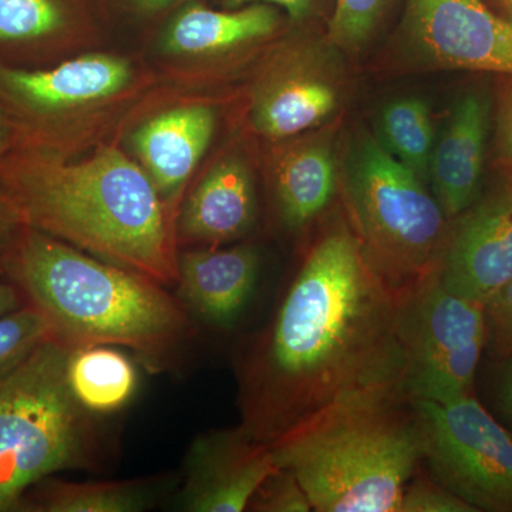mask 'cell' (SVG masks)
Returning a JSON list of instances; mask_svg holds the SVG:
<instances>
[{
	"label": "cell",
	"instance_id": "6da1fadb",
	"mask_svg": "<svg viewBox=\"0 0 512 512\" xmlns=\"http://www.w3.org/2000/svg\"><path fill=\"white\" fill-rule=\"evenodd\" d=\"M400 311L402 292L373 264L355 224L330 221L239 359L241 426L274 446L340 409L409 399Z\"/></svg>",
	"mask_w": 512,
	"mask_h": 512
},
{
	"label": "cell",
	"instance_id": "7a4b0ae2",
	"mask_svg": "<svg viewBox=\"0 0 512 512\" xmlns=\"http://www.w3.org/2000/svg\"><path fill=\"white\" fill-rule=\"evenodd\" d=\"M0 185L26 227L164 286L177 282V212L120 141L76 157L13 148Z\"/></svg>",
	"mask_w": 512,
	"mask_h": 512
},
{
	"label": "cell",
	"instance_id": "3957f363",
	"mask_svg": "<svg viewBox=\"0 0 512 512\" xmlns=\"http://www.w3.org/2000/svg\"><path fill=\"white\" fill-rule=\"evenodd\" d=\"M0 269L70 349L119 346L170 365L194 336L190 312L164 285L25 227Z\"/></svg>",
	"mask_w": 512,
	"mask_h": 512
},
{
	"label": "cell",
	"instance_id": "277c9868",
	"mask_svg": "<svg viewBox=\"0 0 512 512\" xmlns=\"http://www.w3.org/2000/svg\"><path fill=\"white\" fill-rule=\"evenodd\" d=\"M177 90L151 64L94 49L43 67L0 62V109L19 146L76 157L120 141L148 110Z\"/></svg>",
	"mask_w": 512,
	"mask_h": 512
},
{
	"label": "cell",
	"instance_id": "5b68a950",
	"mask_svg": "<svg viewBox=\"0 0 512 512\" xmlns=\"http://www.w3.org/2000/svg\"><path fill=\"white\" fill-rule=\"evenodd\" d=\"M319 512H397L423 464L413 400L386 397L328 414L274 446Z\"/></svg>",
	"mask_w": 512,
	"mask_h": 512
},
{
	"label": "cell",
	"instance_id": "8992f818",
	"mask_svg": "<svg viewBox=\"0 0 512 512\" xmlns=\"http://www.w3.org/2000/svg\"><path fill=\"white\" fill-rule=\"evenodd\" d=\"M72 350L49 339L0 380V512L20 511L45 478L97 461L94 414L80 406L67 379Z\"/></svg>",
	"mask_w": 512,
	"mask_h": 512
},
{
	"label": "cell",
	"instance_id": "52a82bcc",
	"mask_svg": "<svg viewBox=\"0 0 512 512\" xmlns=\"http://www.w3.org/2000/svg\"><path fill=\"white\" fill-rule=\"evenodd\" d=\"M423 181L373 138H360L350 154L353 224L373 264L399 292L439 269L450 229Z\"/></svg>",
	"mask_w": 512,
	"mask_h": 512
},
{
	"label": "cell",
	"instance_id": "ba28073f",
	"mask_svg": "<svg viewBox=\"0 0 512 512\" xmlns=\"http://www.w3.org/2000/svg\"><path fill=\"white\" fill-rule=\"evenodd\" d=\"M400 328L410 400L447 403L474 394L487 346L484 303L448 291L436 271L402 292Z\"/></svg>",
	"mask_w": 512,
	"mask_h": 512
},
{
	"label": "cell",
	"instance_id": "9c48e42d",
	"mask_svg": "<svg viewBox=\"0 0 512 512\" xmlns=\"http://www.w3.org/2000/svg\"><path fill=\"white\" fill-rule=\"evenodd\" d=\"M413 404L430 476L477 512H512L510 431L474 394Z\"/></svg>",
	"mask_w": 512,
	"mask_h": 512
},
{
	"label": "cell",
	"instance_id": "30bf717a",
	"mask_svg": "<svg viewBox=\"0 0 512 512\" xmlns=\"http://www.w3.org/2000/svg\"><path fill=\"white\" fill-rule=\"evenodd\" d=\"M281 23L275 6L218 10L191 0L175 10L158 35L151 67L165 86L197 92L271 42Z\"/></svg>",
	"mask_w": 512,
	"mask_h": 512
},
{
	"label": "cell",
	"instance_id": "8fae6325",
	"mask_svg": "<svg viewBox=\"0 0 512 512\" xmlns=\"http://www.w3.org/2000/svg\"><path fill=\"white\" fill-rule=\"evenodd\" d=\"M335 70L318 47L285 42L259 63L247 107L249 130L269 141L301 136L338 110L342 93Z\"/></svg>",
	"mask_w": 512,
	"mask_h": 512
},
{
	"label": "cell",
	"instance_id": "7c38bea8",
	"mask_svg": "<svg viewBox=\"0 0 512 512\" xmlns=\"http://www.w3.org/2000/svg\"><path fill=\"white\" fill-rule=\"evenodd\" d=\"M403 32L427 66L512 76V22L481 0H407Z\"/></svg>",
	"mask_w": 512,
	"mask_h": 512
},
{
	"label": "cell",
	"instance_id": "4fadbf2b",
	"mask_svg": "<svg viewBox=\"0 0 512 512\" xmlns=\"http://www.w3.org/2000/svg\"><path fill=\"white\" fill-rule=\"evenodd\" d=\"M220 121V107L208 97L175 93L156 104L127 131V151L177 212Z\"/></svg>",
	"mask_w": 512,
	"mask_h": 512
},
{
	"label": "cell",
	"instance_id": "5bb4252c",
	"mask_svg": "<svg viewBox=\"0 0 512 512\" xmlns=\"http://www.w3.org/2000/svg\"><path fill=\"white\" fill-rule=\"evenodd\" d=\"M454 220L437 274L448 291L485 305L512 279V178Z\"/></svg>",
	"mask_w": 512,
	"mask_h": 512
},
{
	"label": "cell",
	"instance_id": "9a60e30c",
	"mask_svg": "<svg viewBox=\"0 0 512 512\" xmlns=\"http://www.w3.org/2000/svg\"><path fill=\"white\" fill-rule=\"evenodd\" d=\"M276 466L271 446L239 424L192 441L185 460L181 507L190 512L247 511L252 495Z\"/></svg>",
	"mask_w": 512,
	"mask_h": 512
},
{
	"label": "cell",
	"instance_id": "2e32d148",
	"mask_svg": "<svg viewBox=\"0 0 512 512\" xmlns=\"http://www.w3.org/2000/svg\"><path fill=\"white\" fill-rule=\"evenodd\" d=\"M251 161L237 148L220 154L188 187L177 215L181 248L222 247L241 241L258 221Z\"/></svg>",
	"mask_w": 512,
	"mask_h": 512
},
{
	"label": "cell",
	"instance_id": "e0dca14e",
	"mask_svg": "<svg viewBox=\"0 0 512 512\" xmlns=\"http://www.w3.org/2000/svg\"><path fill=\"white\" fill-rule=\"evenodd\" d=\"M79 0H0V62L43 67L99 49Z\"/></svg>",
	"mask_w": 512,
	"mask_h": 512
},
{
	"label": "cell",
	"instance_id": "ac0fdd59",
	"mask_svg": "<svg viewBox=\"0 0 512 512\" xmlns=\"http://www.w3.org/2000/svg\"><path fill=\"white\" fill-rule=\"evenodd\" d=\"M261 272V255L252 244L180 249L177 298L214 328L235 326L245 312Z\"/></svg>",
	"mask_w": 512,
	"mask_h": 512
},
{
	"label": "cell",
	"instance_id": "d6986e66",
	"mask_svg": "<svg viewBox=\"0 0 512 512\" xmlns=\"http://www.w3.org/2000/svg\"><path fill=\"white\" fill-rule=\"evenodd\" d=\"M268 180L279 221L298 232L318 220L336 191V158L328 138L301 136L272 141Z\"/></svg>",
	"mask_w": 512,
	"mask_h": 512
},
{
	"label": "cell",
	"instance_id": "ffe728a7",
	"mask_svg": "<svg viewBox=\"0 0 512 512\" xmlns=\"http://www.w3.org/2000/svg\"><path fill=\"white\" fill-rule=\"evenodd\" d=\"M490 104L481 93H467L451 111L446 130L434 144L429 165L431 192L454 220L481 195Z\"/></svg>",
	"mask_w": 512,
	"mask_h": 512
},
{
	"label": "cell",
	"instance_id": "44dd1931",
	"mask_svg": "<svg viewBox=\"0 0 512 512\" xmlns=\"http://www.w3.org/2000/svg\"><path fill=\"white\" fill-rule=\"evenodd\" d=\"M67 379L77 402L94 416L123 409L137 390V370L113 346L73 349Z\"/></svg>",
	"mask_w": 512,
	"mask_h": 512
},
{
	"label": "cell",
	"instance_id": "7402d4cb",
	"mask_svg": "<svg viewBox=\"0 0 512 512\" xmlns=\"http://www.w3.org/2000/svg\"><path fill=\"white\" fill-rule=\"evenodd\" d=\"M151 501L153 491L141 481L72 483L47 477L26 493L20 511L140 512Z\"/></svg>",
	"mask_w": 512,
	"mask_h": 512
},
{
	"label": "cell",
	"instance_id": "603a6c76",
	"mask_svg": "<svg viewBox=\"0 0 512 512\" xmlns=\"http://www.w3.org/2000/svg\"><path fill=\"white\" fill-rule=\"evenodd\" d=\"M380 144L397 161L426 180L433 154V123L429 106L416 97L387 104L380 114Z\"/></svg>",
	"mask_w": 512,
	"mask_h": 512
},
{
	"label": "cell",
	"instance_id": "cb8c5ba5",
	"mask_svg": "<svg viewBox=\"0 0 512 512\" xmlns=\"http://www.w3.org/2000/svg\"><path fill=\"white\" fill-rule=\"evenodd\" d=\"M53 338L45 318L29 303L0 318V380Z\"/></svg>",
	"mask_w": 512,
	"mask_h": 512
},
{
	"label": "cell",
	"instance_id": "d4e9b609",
	"mask_svg": "<svg viewBox=\"0 0 512 512\" xmlns=\"http://www.w3.org/2000/svg\"><path fill=\"white\" fill-rule=\"evenodd\" d=\"M393 0H336L329 39L343 50H359L372 39Z\"/></svg>",
	"mask_w": 512,
	"mask_h": 512
},
{
	"label": "cell",
	"instance_id": "484cf974",
	"mask_svg": "<svg viewBox=\"0 0 512 512\" xmlns=\"http://www.w3.org/2000/svg\"><path fill=\"white\" fill-rule=\"evenodd\" d=\"M248 511L255 512H309L311 500L298 478L284 467H276L262 481L249 501Z\"/></svg>",
	"mask_w": 512,
	"mask_h": 512
},
{
	"label": "cell",
	"instance_id": "4316f807",
	"mask_svg": "<svg viewBox=\"0 0 512 512\" xmlns=\"http://www.w3.org/2000/svg\"><path fill=\"white\" fill-rule=\"evenodd\" d=\"M397 512H477L451 493L446 487L437 483L430 474L416 476L404 488L402 501Z\"/></svg>",
	"mask_w": 512,
	"mask_h": 512
},
{
	"label": "cell",
	"instance_id": "83f0119b",
	"mask_svg": "<svg viewBox=\"0 0 512 512\" xmlns=\"http://www.w3.org/2000/svg\"><path fill=\"white\" fill-rule=\"evenodd\" d=\"M488 352L494 359L512 355V279L485 303Z\"/></svg>",
	"mask_w": 512,
	"mask_h": 512
},
{
	"label": "cell",
	"instance_id": "f1b7e54d",
	"mask_svg": "<svg viewBox=\"0 0 512 512\" xmlns=\"http://www.w3.org/2000/svg\"><path fill=\"white\" fill-rule=\"evenodd\" d=\"M497 156L512 171V80L505 84L500 96L497 119Z\"/></svg>",
	"mask_w": 512,
	"mask_h": 512
},
{
	"label": "cell",
	"instance_id": "f546056e",
	"mask_svg": "<svg viewBox=\"0 0 512 512\" xmlns=\"http://www.w3.org/2000/svg\"><path fill=\"white\" fill-rule=\"evenodd\" d=\"M109 8L133 16V18L148 19L175 12L191 0H103Z\"/></svg>",
	"mask_w": 512,
	"mask_h": 512
},
{
	"label": "cell",
	"instance_id": "4dcf8cb0",
	"mask_svg": "<svg viewBox=\"0 0 512 512\" xmlns=\"http://www.w3.org/2000/svg\"><path fill=\"white\" fill-rule=\"evenodd\" d=\"M498 360L494 377V406L501 419L512 427V355Z\"/></svg>",
	"mask_w": 512,
	"mask_h": 512
},
{
	"label": "cell",
	"instance_id": "1f68e13d",
	"mask_svg": "<svg viewBox=\"0 0 512 512\" xmlns=\"http://www.w3.org/2000/svg\"><path fill=\"white\" fill-rule=\"evenodd\" d=\"M25 227L18 208L0 185V255L9 248L13 239L18 237L19 232Z\"/></svg>",
	"mask_w": 512,
	"mask_h": 512
},
{
	"label": "cell",
	"instance_id": "d6a6232c",
	"mask_svg": "<svg viewBox=\"0 0 512 512\" xmlns=\"http://www.w3.org/2000/svg\"><path fill=\"white\" fill-rule=\"evenodd\" d=\"M255 3L271 5L285 10L286 15L292 22H301V20L308 18L313 6V0H224L227 9L242 8V6L255 5Z\"/></svg>",
	"mask_w": 512,
	"mask_h": 512
},
{
	"label": "cell",
	"instance_id": "836d02e7",
	"mask_svg": "<svg viewBox=\"0 0 512 512\" xmlns=\"http://www.w3.org/2000/svg\"><path fill=\"white\" fill-rule=\"evenodd\" d=\"M25 303V298H23L18 286L9 281L0 269V318L6 313L22 308Z\"/></svg>",
	"mask_w": 512,
	"mask_h": 512
},
{
	"label": "cell",
	"instance_id": "e575fe53",
	"mask_svg": "<svg viewBox=\"0 0 512 512\" xmlns=\"http://www.w3.org/2000/svg\"><path fill=\"white\" fill-rule=\"evenodd\" d=\"M19 146L18 131L13 127L12 121L0 109V161L3 160L13 148Z\"/></svg>",
	"mask_w": 512,
	"mask_h": 512
},
{
	"label": "cell",
	"instance_id": "d590c367",
	"mask_svg": "<svg viewBox=\"0 0 512 512\" xmlns=\"http://www.w3.org/2000/svg\"><path fill=\"white\" fill-rule=\"evenodd\" d=\"M504 8L507 9L508 16L512 22V0H503Z\"/></svg>",
	"mask_w": 512,
	"mask_h": 512
}]
</instances>
